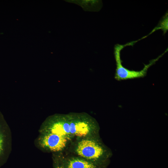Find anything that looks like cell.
Returning <instances> with one entry per match:
<instances>
[{
    "instance_id": "6da1fadb",
    "label": "cell",
    "mask_w": 168,
    "mask_h": 168,
    "mask_svg": "<svg viewBox=\"0 0 168 168\" xmlns=\"http://www.w3.org/2000/svg\"><path fill=\"white\" fill-rule=\"evenodd\" d=\"M127 44H116L114 48V56L116 63V69L114 78L118 81L131 79L143 77L147 74L148 68L154 64L166 52H165L157 58L150 61L147 64H145L143 68L139 71L131 70L124 67L122 64L120 58L121 50Z\"/></svg>"
},
{
    "instance_id": "52a82bcc",
    "label": "cell",
    "mask_w": 168,
    "mask_h": 168,
    "mask_svg": "<svg viewBox=\"0 0 168 168\" xmlns=\"http://www.w3.org/2000/svg\"><path fill=\"white\" fill-rule=\"evenodd\" d=\"M65 168H98L96 163L84 159L72 158L64 164Z\"/></svg>"
},
{
    "instance_id": "5b68a950",
    "label": "cell",
    "mask_w": 168,
    "mask_h": 168,
    "mask_svg": "<svg viewBox=\"0 0 168 168\" xmlns=\"http://www.w3.org/2000/svg\"><path fill=\"white\" fill-rule=\"evenodd\" d=\"M77 152L82 157L95 163L103 156L104 151L102 147L95 141L85 139L78 143Z\"/></svg>"
},
{
    "instance_id": "3957f363",
    "label": "cell",
    "mask_w": 168,
    "mask_h": 168,
    "mask_svg": "<svg viewBox=\"0 0 168 168\" xmlns=\"http://www.w3.org/2000/svg\"><path fill=\"white\" fill-rule=\"evenodd\" d=\"M66 137L50 133H40L35 141L36 147L41 150L53 152L62 150L65 147Z\"/></svg>"
},
{
    "instance_id": "8992f818",
    "label": "cell",
    "mask_w": 168,
    "mask_h": 168,
    "mask_svg": "<svg viewBox=\"0 0 168 168\" xmlns=\"http://www.w3.org/2000/svg\"><path fill=\"white\" fill-rule=\"evenodd\" d=\"M71 134L80 137L86 136L89 131V124L87 119L78 116H69Z\"/></svg>"
},
{
    "instance_id": "ba28073f",
    "label": "cell",
    "mask_w": 168,
    "mask_h": 168,
    "mask_svg": "<svg viewBox=\"0 0 168 168\" xmlns=\"http://www.w3.org/2000/svg\"><path fill=\"white\" fill-rule=\"evenodd\" d=\"M168 13H166L162 19L160 21L158 26L156 27V30L161 29L165 33L168 29Z\"/></svg>"
},
{
    "instance_id": "7a4b0ae2",
    "label": "cell",
    "mask_w": 168,
    "mask_h": 168,
    "mask_svg": "<svg viewBox=\"0 0 168 168\" xmlns=\"http://www.w3.org/2000/svg\"><path fill=\"white\" fill-rule=\"evenodd\" d=\"M39 132L40 133H50L66 137L71 134L69 116L56 115L49 117L42 124Z\"/></svg>"
},
{
    "instance_id": "9c48e42d",
    "label": "cell",
    "mask_w": 168,
    "mask_h": 168,
    "mask_svg": "<svg viewBox=\"0 0 168 168\" xmlns=\"http://www.w3.org/2000/svg\"><path fill=\"white\" fill-rule=\"evenodd\" d=\"M54 168H65L64 164L57 159L54 160Z\"/></svg>"
},
{
    "instance_id": "277c9868",
    "label": "cell",
    "mask_w": 168,
    "mask_h": 168,
    "mask_svg": "<svg viewBox=\"0 0 168 168\" xmlns=\"http://www.w3.org/2000/svg\"><path fill=\"white\" fill-rule=\"evenodd\" d=\"M11 150V131L0 111V167L7 162Z\"/></svg>"
}]
</instances>
